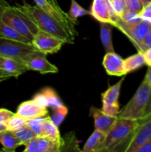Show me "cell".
I'll return each mask as SVG.
<instances>
[{"instance_id":"16","label":"cell","mask_w":151,"mask_h":152,"mask_svg":"<svg viewBox=\"0 0 151 152\" xmlns=\"http://www.w3.org/2000/svg\"><path fill=\"white\" fill-rule=\"evenodd\" d=\"M102 65L108 75L114 77L126 75L124 71V59L115 52L105 53Z\"/></svg>"},{"instance_id":"21","label":"cell","mask_w":151,"mask_h":152,"mask_svg":"<svg viewBox=\"0 0 151 152\" xmlns=\"http://www.w3.org/2000/svg\"><path fill=\"white\" fill-rule=\"evenodd\" d=\"M41 137H47L50 140L59 142H63L61 137L58 126L53 123L50 116H46L44 118L42 126V132Z\"/></svg>"},{"instance_id":"20","label":"cell","mask_w":151,"mask_h":152,"mask_svg":"<svg viewBox=\"0 0 151 152\" xmlns=\"http://www.w3.org/2000/svg\"><path fill=\"white\" fill-rule=\"evenodd\" d=\"M0 143L2 145V151L5 152H14L21 143L13 132L5 130L0 133Z\"/></svg>"},{"instance_id":"13","label":"cell","mask_w":151,"mask_h":152,"mask_svg":"<svg viewBox=\"0 0 151 152\" xmlns=\"http://www.w3.org/2000/svg\"><path fill=\"white\" fill-rule=\"evenodd\" d=\"M33 1H35L36 4L38 7L42 9L44 11L48 13L49 15L53 16L59 23L62 24L67 31H69L73 35H76V31L75 28H74L75 23L70 19V18L68 17V13L64 12V10H57L56 7H53L47 0H33Z\"/></svg>"},{"instance_id":"28","label":"cell","mask_w":151,"mask_h":152,"mask_svg":"<svg viewBox=\"0 0 151 152\" xmlns=\"http://www.w3.org/2000/svg\"><path fill=\"white\" fill-rule=\"evenodd\" d=\"M4 125H5L6 128H7V130L15 132V131L18 130V129L23 127L24 126H25L26 125V120L14 114L13 117L9 118L4 123Z\"/></svg>"},{"instance_id":"37","label":"cell","mask_w":151,"mask_h":152,"mask_svg":"<svg viewBox=\"0 0 151 152\" xmlns=\"http://www.w3.org/2000/svg\"><path fill=\"white\" fill-rule=\"evenodd\" d=\"M137 152H151V137L150 139L138 150Z\"/></svg>"},{"instance_id":"8","label":"cell","mask_w":151,"mask_h":152,"mask_svg":"<svg viewBox=\"0 0 151 152\" xmlns=\"http://www.w3.org/2000/svg\"><path fill=\"white\" fill-rule=\"evenodd\" d=\"M124 80V76L115 84L108 88L102 94V111L105 114L112 117H117L119 112L118 98L120 95L121 85Z\"/></svg>"},{"instance_id":"45","label":"cell","mask_w":151,"mask_h":152,"mask_svg":"<svg viewBox=\"0 0 151 152\" xmlns=\"http://www.w3.org/2000/svg\"><path fill=\"white\" fill-rule=\"evenodd\" d=\"M107 1H109V2H110H110H111V1H113V0H107Z\"/></svg>"},{"instance_id":"34","label":"cell","mask_w":151,"mask_h":152,"mask_svg":"<svg viewBox=\"0 0 151 152\" xmlns=\"http://www.w3.org/2000/svg\"><path fill=\"white\" fill-rule=\"evenodd\" d=\"M151 48V27L150 30L148 31L146 37L144 39L142 44L141 45V49L139 52H144L145 50L147 48Z\"/></svg>"},{"instance_id":"9","label":"cell","mask_w":151,"mask_h":152,"mask_svg":"<svg viewBox=\"0 0 151 152\" xmlns=\"http://www.w3.org/2000/svg\"><path fill=\"white\" fill-rule=\"evenodd\" d=\"M151 137V115L137 120V126L126 152H137Z\"/></svg>"},{"instance_id":"42","label":"cell","mask_w":151,"mask_h":152,"mask_svg":"<svg viewBox=\"0 0 151 152\" xmlns=\"http://www.w3.org/2000/svg\"><path fill=\"white\" fill-rule=\"evenodd\" d=\"M47 1H48L49 2H50V4H51L53 6V7H56V8L57 9V10H62V8H61V7H59V3H58L57 0H47Z\"/></svg>"},{"instance_id":"15","label":"cell","mask_w":151,"mask_h":152,"mask_svg":"<svg viewBox=\"0 0 151 152\" xmlns=\"http://www.w3.org/2000/svg\"><path fill=\"white\" fill-rule=\"evenodd\" d=\"M90 116L94 120L95 129L103 132L106 135L109 133L118 120L117 117L107 115L102 110L94 106H91L90 108Z\"/></svg>"},{"instance_id":"25","label":"cell","mask_w":151,"mask_h":152,"mask_svg":"<svg viewBox=\"0 0 151 152\" xmlns=\"http://www.w3.org/2000/svg\"><path fill=\"white\" fill-rule=\"evenodd\" d=\"M13 133H14L15 136L16 137L18 140L20 142L22 145H25L27 142H28L30 140H31L33 139L34 137L37 136L35 132L27 124L24 126L23 127L21 128V129L13 132Z\"/></svg>"},{"instance_id":"1","label":"cell","mask_w":151,"mask_h":152,"mask_svg":"<svg viewBox=\"0 0 151 152\" xmlns=\"http://www.w3.org/2000/svg\"><path fill=\"white\" fill-rule=\"evenodd\" d=\"M16 6L35 24L39 31L62 39L66 43L72 44L74 42L75 36L67 31L62 24L36 4L31 5L25 2L24 4H16Z\"/></svg>"},{"instance_id":"19","label":"cell","mask_w":151,"mask_h":152,"mask_svg":"<svg viewBox=\"0 0 151 152\" xmlns=\"http://www.w3.org/2000/svg\"><path fill=\"white\" fill-rule=\"evenodd\" d=\"M106 134L95 129L90 137L87 139L82 148L83 152L105 151V143Z\"/></svg>"},{"instance_id":"11","label":"cell","mask_w":151,"mask_h":152,"mask_svg":"<svg viewBox=\"0 0 151 152\" xmlns=\"http://www.w3.org/2000/svg\"><path fill=\"white\" fill-rule=\"evenodd\" d=\"M90 14L99 22L109 23L113 26L119 18L114 13L107 0H93Z\"/></svg>"},{"instance_id":"18","label":"cell","mask_w":151,"mask_h":152,"mask_svg":"<svg viewBox=\"0 0 151 152\" xmlns=\"http://www.w3.org/2000/svg\"><path fill=\"white\" fill-rule=\"evenodd\" d=\"M0 69L17 78L28 71L24 64L12 58L0 55Z\"/></svg>"},{"instance_id":"27","label":"cell","mask_w":151,"mask_h":152,"mask_svg":"<svg viewBox=\"0 0 151 152\" xmlns=\"http://www.w3.org/2000/svg\"><path fill=\"white\" fill-rule=\"evenodd\" d=\"M53 110V115L50 117H51V120L53 122V123L59 127L65 119L66 116L68 115V109L63 104V105H60V106L57 107Z\"/></svg>"},{"instance_id":"12","label":"cell","mask_w":151,"mask_h":152,"mask_svg":"<svg viewBox=\"0 0 151 152\" xmlns=\"http://www.w3.org/2000/svg\"><path fill=\"white\" fill-rule=\"evenodd\" d=\"M63 142L36 136L25 145V152H58L62 151Z\"/></svg>"},{"instance_id":"41","label":"cell","mask_w":151,"mask_h":152,"mask_svg":"<svg viewBox=\"0 0 151 152\" xmlns=\"http://www.w3.org/2000/svg\"><path fill=\"white\" fill-rule=\"evenodd\" d=\"M144 80L148 85H150V86H151V66H149V68H148L147 71L146 75H145Z\"/></svg>"},{"instance_id":"7","label":"cell","mask_w":151,"mask_h":152,"mask_svg":"<svg viewBox=\"0 0 151 152\" xmlns=\"http://www.w3.org/2000/svg\"><path fill=\"white\" fill-rule=\"evenodd\" d=\"M66 42L62 39L39 31L33 39L31 44L37 50L44 54H53L60 50Z\"/></svg>"},{"instance_id":"14","label":"cell","mask_w":151,"mask_h":152,"mask_svg":"<svg viewBox=\"0 0 151 152\" xmlns=\"http://www.w3.org/2000/svg\"><path fill=\"white\" fill-rule=\"evenodd\" d=\"M48 114L47 108L40 105L33 99L25 101L18 106L15 114L22 117L24 120H29L33 119L46 117Z\"/></svg>"},{"instance_id":"10","label":"cell","mask_w":151,"mask_h":152,"mask_svg":"<svg viewBox=\"0 0 151 152\" xmlns=\"http://www.w3.org/2000/svg\"><path fill=\"white\" fill-rule=\"evenodd\" d=\"M23 64L28 71H38L41 74H56L59 72L57 67L47 60L46 54L38 50L25 59Z\"/></svg>"},{"instance_id":"35","label":"cell","mask_w":151,"mask_h":152,"mask_svg":"<svg viewBox=\"0 0 151 152\" xmlns=\"http://www.w3.org/2000/svg\"><path fill=\"white\" fill-rule=\"evenodd\" d=\"M15 113L6 108H0V123H4L9 118L13 117Z\"/></svg>"},{"instance_id":"5","label":"cell","mask_w":151,"mask_h":152,"mask_svg":"<svg viewBox=\"0 0 151 152\" xmlns=\"http://www.w3.org/2000/svg\"><path fill=\"white\" fill-rule=\"evenodd\" d=\"M113 27L121 31L130 40L138 51H140L142 42L150 28L151 24L143 20L137 22H126L118 18Z\"/></svg>"},{"instance_id":"40","label":"cell","mask_w":151,"mask_h":152,"mask_svg":"<svg viewBox=\"0 0 151 152\" xmlns=\"http://www.w3.org/2000/svg\"><path fill=\"white\" fill-rule=\"evenodd\" d=\"M12 76L10 74H9L8 73L5 72V71H2V70L0 69V83H2V82L6 81V80H9L10 78H11Z\"/></svg>"},{"instance_id":"23","label":"cell","mask_w":151,"mask_h":152,"mask_svg":"<svg viewBox=\"0 0 151 152\" xmlns=\"http://www.w3.org/2000/svg\"><path fill=\"white\" fill-rule=\"evenodd\" d=\"M144 65L145 61L143 52L138 51V53H136V54L128 56L125 59H124V66L125 74L136 71L139 68L143 67Z\"/></svg>"},{"instance_id":"17","label":"cell","mask_w":151,"mask_h":152,"mask_svg":"<svg viewBox=\"0 0 151 152\" xmlns=\"http://www.w3.org/2000/svg\"><path fill=\"white\" fill-rule=\"evenodd\" d=\"M33 99L40 105L46 108H51L52 109L63 105L57 93L53 88L49 87L44 88L41 91L34 95Z\"/></svg>"},{"instance_id":"32","label":"cell","mask_w":151,"mask_h":152,"mask_svg":"<svg viewBox=\"0 0 151 152\" xmlns=\"http://www.w3.org/2000/svg\"><path fill=\"white\" fill-rule=\"evenodd\" d=\"M126 4H127V10L136 13H139L144 7L141 0H127L126 1Z\"/></svg>"},{"instance_id":"22","label":"cell","mask_w":151,"mask_h":152,"mask_svg":"<svg viewBox=\"0 0 151 152\" xmlns=\"http://www.w3.org/2000/svg\"><path fill=\"white\" fill-rule=\"evenodd\" d=\"M100 25V37L101 41L104 46L106 53L114 51L113 45L112 41V29L113 25L109 23L99 22Z\"/></svg>"},{"instance_id":"3","label":"cell","mask_w":151,"mask_h":152,"mask_svg":"<svg viewBox=\"0 0 151 152\" xmlns=\"http://www.w3.org/2000/svg\"><path fill=\"white\" fill-rule=\"evenodd\" d=\"M150 88L151 86L143 80L133 97L120 110L117 117L133 120L142 118L147 105Z\"/></svg>"},{"instance_id":"46","label":"cell","mask_w":151,"mask_h":152,"mask_svg":"<svg viewBox=\"0 0 151 152\" xmlns=\"http://www.w3.org/2000/svg\"><path fill=\"white\" fill-rule=\"evenodd\" d=\"M125 1H127V0H125Z\"/></svg>"},{"instance_id":"39","label":"cell","mask_w":151,"mask_h":152,"mask_svg":"<svg viewBox=\"0 0 151 152\" xmlns=\"http://www.w3.org/2000/svg\"><path fill=\"white\" fill-rule=\"evenodd\" d=\"M10 4L5 1V0H0V21L1 20V17L4 11Z\"/></svg>"},{"instance_id":"26","label":"cell","mask_w":151,"mask_h":152,"mask_svg":"<svg viewBox=\"0 0 151 152\" xmlns=\"http://www.w3.org/2000/svg\"><path fill=\"white\" fill-rule=\"evenodd\" d=\"M87 14H90V11H87L85 9L83 8L81 6H80L78 4V2L76 0H71L70 9L68 13V17L73 22L76 24L78 17H81V16Z\"/></svg>"},{"instance_id":"24","label":"cell","mask_w":151,"mask_h":152,"mask_svg":"<svg viewBox=\"0 0 151 152\" xmlns=\"http://www.w3.org/2000/svg\"><path fill=\"white\" fill-rule=\"evenodd\" d=\"M0 37L8 39L22 42L31 43L29 40L27 39L22 35H21L14 28H12L11 26H10L1 20L0 21Z\"/></svg>"},{"instance_id":"43","label":"cell","mask_w":151,"mask_h":152,"mask_svg":"<svg viewBox=\"0 0 151 152\" xmlns=\"http://www.w3.org/2000/svg\"><path fill=\"white\" fill-rule=\"evenodd\" d=\"M5 130H7V128H6L4 123H0V133Z\"/></svg>"},{"instance_id":"36","label":"cell","mask_w":151,"mask_h":152,"mask_svg":"<svg viewBox=\"0 0 151 152\" xmlns=\"http://www.w3.org/2000/svg\"><path fill=\"white\" fill-rule=\"evenodd\" d=\"M144 57L145 65L147 66H151V48H147L143 52Z\"/></svg>"},{"instance_id":"4","label":"cell","mask_w":151,"mask_h":152,"mask_svg":"<svg viewBox=\"0 0 151 152\" xmlns=\"http://www.w3.org/2000/svg\"><path fill=\"white\" fill-rule=\"evenodd\" d=\"M1 21L14 28L30 42L39 31L35 24L17 6L9 5L3 13Z\"/></svg>"},{"instance_id":"2","label":"cell","mask_w":151,"mask_h":152,"mask_svg":"<svg viewBox=\"0 0 151 152\" xmlns=\"http://www.w3.org/2000/svg\"><path fill=\"white\" fill-rule=\"evenodd\" d=\"M137 126V120L118 119L106 135L105 151H124L131 141Z\"/></svg>"},{"instance_id":"33","label":"cell","mask_w":151,"mask_h":152,"mask_svg":"<svg viewBox=\"0 0 151 152\" xmlns=\"http://www.w3.org/2000/svg\"><path fill=\"white\" fill-rule=\"evenodd\" d=\"M139 16L142 20L151 24V1L144 6L142 10L139 13Z\"/></svg>"},{"instance_id":"31","label":"cell","mask_w":151,"mask_h":152,"mask_svg":"<svg viewBox=\"0 0 151 152\" xmlns=\"http://www.w3.org/2000/svg\"><path fill=\"white\" fill-rule=\"evenodd\" d=\"M120 19L126 22H137L142 20L139 17V13L130 11L129 10H126L124 14L120 17Z\"/></svg>"},{"instance_id":"30","label":"cell","mask_w":151,"mask_h":152,"mask_svg":"<svg viewBox=\"0 0 151 152\" xmlns=\"http://www.w3.org/2000/svg\"><path fill=\"white\" fill-rule=\"evenodd\" d=\"M44 118V117H41V118L33 119V120H29L26 121V124L35 132L37 136H41V135Z\"/></svg>"},{"instance_id":"38","label":"cell","mask_w":151,"mask_h":152,"mask_svg":"<svg viewBox=\"0 0 151 152\" xmlns=\"http://www.w3.org/2000/svg\"><path fill=\"white\" fill-rule=\"evenodd\" d=\"M150 115H151V88H150V96H149V99H148L146 110H145L144 114L143 117H142V118H144V117H148V116Z\"/></svg>"},{"instance_id":"6","label":"cell","mask_w":151,"mask_h":152,"mask_svg":"<svg viewBox=\"0 0 151 152\" xmlns=\"http://www.w3.org/2000/svg\"><path fill=\"white\" fill-rule=\"evenodd\" d=\"M37 50L31 43H25L0 37V55L12 58L23 64L25 59Z\"/></svg>"},{"instance_id":"44","label":"cell","mask_w":151,"mask_h":152,"mask_svg":"<svg viewBox=\"0 0 151 152\" xmlns=\"http://www.w3.org/2000/svg\"><path fill=\"white\" fill-rule=\"evenodd\" d=\"M142 2V4H143V5H146V4H147L148 3H150L151 1V0H141Z\"/></svg>"},{"instance_id":"29","label":"cell","mask_w":151,"mask_h":152,"mask_svg":"<svg viewBox=\"0 0 151 152\" xmlns=\"http://www.w3.org/2000/svg\"><path fill=\"white\" fill-rule=\"evenodd\" d=\"M110 5L114 13L119 18L127 10L125 0H113L110 2Z\"/></svg>"}]
</instances>
